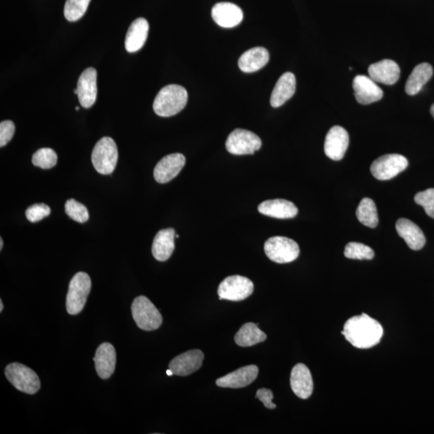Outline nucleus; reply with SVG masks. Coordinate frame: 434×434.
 I'll return each instance as SVG.
<instances>
[{
    "instance_id": "58836bf2",
    "label": "nucleus",
    "mask_w": 434,
    "mask_h": 434,
    "mask_svg": "<svg viewBox=\"0 0 434 434\" xmlns=\"http://www.w3.org/2000/svg\"><path fill=\"white\" fill-rule=\"evenodd\" d=\"M4 241L2 238H0V250H3Z\"/></svg>"
},
{
    "instance_id": "f03ea898",
    "label": "nucleus",
    "mask_w": 434,
    "mask_h": 434,
    "mask_svg": "<svg viewBox=\"0 0 434 434\" xmlns=\"http://www.w3.org/2000/svg\"><path fill=\"white\" fill-rule=\"evenodd\" d=\"M188 92L183 86L169 85L163 88L153 103V109L161 117H172L179 113L188 102Z\"/></svg>"
},
{
    "instance_id": "f3484780",
    "label": "nucleus",
    "mask_w": 434,
    "mask_h": 434,
    "mask_svg": "<svg viewBox=\"0 0 434 434\" xmlns=\"http://www.w3.org/2000/svg\"><path fill=\"white\" fill-rule=\"evenodd\" d=\"M291 389L297 397L301 399H308L314 389V383L311 373L305 365H296L291 372L290 376Z\"/></svg>"
},
{
    "instance_id": "423d86ee",
    "label": "nucleus",
    "mask_w": 434,
    "mask_h": 434,
    "mask_svg": "<svg viewBox=\"0 0 434 434\" xmlns=\"http://www.w3.org/2000/svg\"><path fill=\"white\" fill-rule=\"evenodd\" d=\"M5 376L19 391L35 394L41 388V381L36 373L24 365L13 362L5 369Z\"/></svg>"
},
{
    "instance_id": "c85d7f7f",
    "label": "nucleus",
    "mask_w": 434,
    "mask_h": 434,
    "mask_svg": "<svg viewBox=\"0 0 434 434\" xmlns=\"http://www.w3.org/2000/svg\"><path fill=\"white\" fill-rule=\"evenodd\" d=\"M356 217L365 226L376 228L379 223V217L375 202L370 198H364L357 208Z\"/></svg>"
},
{
    "instance_id": "39448f33",
    "label": "nucleus",
    "mask_w": 434,
    "mask_h": 434,
    "mask_svg": "<svg viewBox=\"0 0 434 434\" xmlns=\"http://www.w3.org/2000/svg\"><path fill=\"white\" fill-rule=\"evenodd\" d=\"M118 159L116 144L109 137L99 140L92 152V163L96 171L102 175L111 174Z\"/></svg>"
},
{
    "instance_id": "a211bd4d",
    "label": "nucleus",
    "mask_w": 434,
    "mask_h": 434,
    "mask_svg": "<svg viewBox=\"0 0 434 434\" xmlns=\"http://www.w3.org/2000/svg\"><path fill=\"white\" fill-rule=\"evenodd\" d=\"M257 375L258 367L256 365H248L217 379L216 384L217 386L222 388H245L254 382Z\"/></svg>"
},
{
    "instance_id": "20e7f679",
    "label": "nucleus",
    "mask_w": 434,
    "mask_h": 434,
    "mask_svg": "<svg viewBox=\"0 0 434 434\" xmlns=\"http://www.w3.org/2000/svg\"><path fill=\"white\" fill-rule=\"evenodd\" d=\"M132 316L139 328L151 332L161 327L163 317L149 299L139 296L131 306Z\"/></svg>"
},
{
    "instance_id": "6e6552de",
    "label": "nucleus",
    "mask_w": 434,
    "mask_h": 434,
    "mask_svg": "<svg viewBox=\"0 0 434 434\" xmlns=\"http://www.w3.org/2000/svg\"><path fill=\"white\" fill-rule=\"evenodd\" d=\"M254 283L243 276H229L219 284L218 287L219 299L239 301L245 300L254 292Z\"/></svg>"
},
{
    "instance_id": "79ce46f5",
    "label": "nucleus",
    "mask_w": 434,
    "mask_h": 434,
    "mask_svg": "<svg viewBox=\"0 0 434 434\" xmlns=\"http://www.w3.org/2000/svg\"><path fill=\"white\" fill-rule=\"evenodd\" d=\"M76 111H79V107H76Z\"/></svg>"
},
{
    "instance_id": "4be33fe9",
    "label": "nucleus",
    "mask_w": 434,
    "mask_h": 434,
    "mask_svg": "<svg viewBox=\"0 0 434 434\" xmlns=\"http://www.w3.org/2000/svg\"><path fill=\"white\" fill-rule=\"evenodd\" d=\"M149 32V24L144 18L132 22L125 40V48L128 53H135L145 45Z\"/></svg>"
},
{
    "instance_id": "0eeeda50",
    "label": "nucleus",
    "mask_w": 434,
    "mask_h": 434,
    "mask_svg": "<svg viewBox=\"0 0 434 434\" xmlns=\"http://www.w3.org/2000/svg\"><path fill=\"white\" fill-rule=\"evenodd\" d=\"M264 250L269 259L279 264L290 263L299 257L300 249L296 241L285 237H273L266 241Z\"/></svg>"
},
{
    "instance_id": "6ab92c4d",
    "label": "nucleus",
    "mask_w": 434,
    "mask_h": 434,
    "mask_svg": "<svg viewBox=\"0 0 434 434\" xmlns=\"http://www.w3.org/2000/svg\"><path fill=\"white\" fill-rule=\"evenodd\" d=\"M99 377L107 380L113 375L116 366V351L111 344L103 343L97 348L95 358Z\"/></svg>"
},
{
    "instance_id": "4468645a",
    "label": "nucleus",
    "mask_w": 434,
    "mask_h": 434,
    "mask_svg": "<svg viewBox=\"0 0 434 434\" xmlns=\"http://www.w3.org/2000/svg\"><path fill=\"white\" fill-rule=\"evenodd\" d=\"M353 90L356 101L361 105H369V104L381 100L384 96L383 90L370 76L365 75L356 76L353 81Z\"/></svg>"
},
{
    "instance_id": "5701e85b",
    "label": "nucleus",
    "mask_w": 434,
    "mask_h": 434,
    "mask_svg": "<svg viewBox=\"0 0 434 434\" xmlns=\"http://www.w3.org/2000/svg\"><path fill=\"white\" fill-rule=\"evenodd\" d=\"M258 211L263 215L278 219L294 218L299 212L294 203L283 199L264 201L258 206Z\"/></svg>"
},
{
    "instance_id": "cd10ccee",
    "label": "nucleus",
    "mask_w": 434,
    "mask_h": 434,
    "mask_svg": "<svg viewBox=\"0 0 434 434\" xmlns=\"http://www.w3.org/2000/svg\"><path fill=\"white\" fill-rule=\"evenodd\" d=\"M267 337L255 323H247L236 334L235 342L240 347L247 348L265 341Z\"/></svg>"
},
{
    "instance_id": "7ed1b4c3",
    "label": "nucleus",
    "mask_w": 434,
    "mask_h": 434,
    "mask_svg": "<svg viewBox=\"0 0 434 434\" xmlns=\"http://www.w3.org/2000/svg\"><path fill=\"white\" fill-rule=\"evenodd\" d=\"M91 287V279L86 273L79 272L75 274L70 281L66 296V310L69 315H79L84 309Z\"/></svg>"
},
{
    "instance_id": "b1692460",
    "label": "nucleus",
    "mask_w": 434,
    "mask_h": 434,
    "mask_svg": "<svg viewBox=\"0 0 434 434\" xmlns=\"http://www.w3.org/2000/svg\"><path fill=\"white\" fill-rule=\"evenodd\" d=\"M175 232L173 229H165L159 231L154 238L152 255L158 262L169 259L175 250Z\"/></svg>"
},
{
    "instance_id": "9d476101",
    "label": "nucleus",
    "mask_w": 434,
    "mask_h": 434,
    "mask_svg": "<svg viewBox=\"0 0 434 434\" xmlns=\"http://www.w3.org/2000/svg\"><path fill=\"white\" fill-rule=\"evenodd\" d=\"M407 158L398 154H389L376 159L371 166V172L379 180H389L407 168Z\"/></svg>"
},
{
    "instance_id": "393cba45",
    "label": "nucleus",
    "mask_w": 434,
    "mask_h": 434,
    "mask_svg": "<svg viewBox=\"0 0 434 434\" xmlns=\"http://www.w3.org/2000/svg\"><path fill=\"white\" fill-rule=\"evenodd\" d=\"M270 60L266 48L256 47L241 55L238 60L239 68L246 74L255 73L266 66Z\"/></svg>"
},
{
    "instance_id": "a878e982",
    "label": "nucleus",
    "mask_w": 434,
    "mask_h": 434,
    "mask_svg": "<svg viewBox=\"0 0 434 434\" xmlns=\"http://www.w3.org/2000/svg\"><path fill=\"white\" fill-rule=\"evenodd\" d=\"M296 90V79L292 73H285L273 88L271 97V105L273 108L282 107L292 97Z\"/></svg>"
},
{
    "instance_id": "1a4fd4ad",
    "label": "nucleus",
    "mask_w": 434,
    "mask_h": 434,
    "mask_svg": "<svg viewBox=\"0 0 434 434\" xmlns=\"http://www.w3.org/2000/svg\"><path fill=\"white\" fill-rule=\"evenodd\" d=\"M225 146L233 155H252L262 147V140L250 130L236 129L229 135Z\"/></svg>"
},
{
    "instance_id": "f704fd0d",
    "label": "nucleus",
    "mask_w": 434,
    "mask_h": 434,
    "mask_svg": "<svg viewBox=\"0 0 434 434\" xmlns=\"http://www.w3.org/2000/svg\"><path fill=\"white\" fill-rule=\"evenodd\" d=\"M50 208L47 205L36 204L27 208L25 212V215L30 222L36 223L50 215Z\"/></svg>"
},
{
    "instance_id": "c756f323",
    "label": "nucleus",
    "mask_w": 434,
    "mask_h": 434,
    "mask_svg": "<svg viewBox=\"0 0 434 434\" xmlns=\"http://www.w3.org/2000/svg\"><path fill=\"white\" fill-rule=\"evenodd\" d=\"M91 0H66L64 15L66 20L75 22L86 13Z\"/></svg>"
},
{
    "instance_id": "9b49d317",
    "label": "nucleus",
    "mask_w": 434,
    "mask_h": 434,
    "mask_svg": "<svg viewBox=\"0 0 434 434\" xmlns=\"http://www.w3.org/2000/svg\"><path fill=\"white\" fill-rule=\"evenodd\" d=\"M349 145V135L342 126H334L330 129L324 144L326 156L332 161H341Z\"/></svg>"
},
{
    "instance_id": "2eb2a0df",
    "label": "nucleus",
    "mask_w": 434,
    "mask_h": 434,
    "mask_svg": "<svg viewBox=\"0 0 434 434\" xmlns=\"http://www.w3.org/2000/svg\"><path fill=\"white\" fill-rule=\"evenodd\" d=\"M78 95L81 106L88 109L95 103L97 95V71L93 68L86 69L80 76L78 82Z\"/></svg>"
},
{
    "instance_id": "a19ab883",
    "label": "nucleus",
    "mask_w": 434,
    "mask_h": 434,
    "mask_svg": "<svg viewBox=\"0 0 434 434\" xmlns=\"http://www.w3.org/2000/svg\"><path fill=\"white\" fill-rule=\"evenodd\" d=\"M167 375L170 377V376H172L174 374H173V372H172V370L168 369V370H167Z\"/></svg>"
},
{
    "instance_id": "f8f14e48",
    "label": "nucleus",
    "mask_w": 434,
    "mask_h": 434,
    "mask_svg": "<svg viewBox=\"0 0 434 434\" xmlns=\"http://www.w3.org/2000/svg\"><path fill=\"white\" fill-rule=\"evenodd\" d=\"M186 158L182 154L174 153L163 157L154 169V178L158 184H167L172 180L184 167Z\"/></svg>"
},
{
    "instance_id": "aec40b11",
    "label": "nucleus",
    "mask_w": 434,
    "mask_h": 434,
    "mask_svg": "<svg viewBox=\"0 0 434 434\" xmlns=\"http://www.w3.org/2000/svg\"><path fill=\"white\" fill-rule=\"evenodd\" d=\"M370 78L378 83L392 86L400 79L399 65L392 60H383L369 66Z\"/></svg>"
},
{
    "instance_id": "e433bc0d",
    "label": "nucleus",
    "mask_w": 434,
    "mask_h": 434,
    "mask_svg": "<svg viewBox=\"0 0 434 434\" xmlns=\"http://www.w3.org/2000/svg\"><path fill=\"white\" fill-rule=\"evenodd\" d=\"M256 398L261 400L264 405L266 406V408L269 409H276V405L272 402L273 395L271 390L267 388L258 389Z\"/></svg>"
},
{
    "instance_id": "f257e3e1",
    "label": "nucleus",
    "mask_w": 434,
    "mask_h": 434,
    "mask_svg": "<svg viewBox=\"0 0 434 434\" xmlns=\"http://www.w3.org/2000/svg\"><path fill=\"white\" fill-rule=\"evenodd\" d=\"M346 339L354 347L367 349L380 343L384 330L381 323L366 314L351 318L342 331Z\"/></svg>"
},
{
    "instance_id": "72a5a7b5",
    "label": "nucleus",
    "mask_w": 434,
    "mask_h": 434,
    "mask_svg": "<svg viewBox=\"0 0 434 434\" xmlns=\"http://www.w3.org/2000/svg\"><path fill=\"white\" fill-rule=\"evenodd\" d=\"M417 205L424 208L427 215L434 219V189L421 191L414 197Z\"/></svg>"
},
{
    "instance_id": "412c9836",
    "label": "nucleus",
    "mask_w": 434,
    "mask_h": 434,
    "mask_svg": "<svg viewBox=\"0 0 434 434\" xmlns=\"http://www.w3.org/2000/svg\"><path fill=\"white\" fill-rule=\"evenodd\" d=\"M398 233L402 238L411 250H420L426 245V237L422 230L408 219L400 218L395 224Z\"/></svg>"
},
{
    "instance_id": "4c0bfd02",
    "label": "nucleus",
    "mask_w": 434,
    "mask_h": 434,
    "mask_svg": "<svg viewBox=\"0 0 434 434\" xmlns=\"http://www.w3.org/2000/svg\"><path fill=\"white\" fill-rule=\"evenodd\" d=\"M4 310V304H3V301L0 300V312H2Z\"/></svg>"
},
{
    "instance_id": "bb28decb",
    "label": "nucleus",
    "mask_w": 434,
    "mask_h": 434,
    "mask_svg": "<svg viewBox=\"0 0 434 434\" xmlns=\"http://www.w3.org/2000/svg\"><path fill=\"white\" fill-rule=\"evenodd\" d=\"M433 74L430 64L421 63L416 65L411 73L405 85V91L409 95L414 96L419 93L423 86L430 80Z\"/></svg>"
},
{
    "instance_id": "2f4dec72",
    "label": "nucleus",
    "mask_w": 434,
    "mask_h": 434,
    "mask_svg": "<svg viewBox=\"0 0 434 434\" xmlns=\"http://www.w3.org/2000/svg\"><path fill=\"white\" fill-rule=\"evenodd\" d=\"M32 161L36 167L42 169H50L57 165V153L51 148H41L34 153Z\"/></svg>"
},
{
    "instance_id": "473e14b6",
    "label": "nucleus",
    "mask_w": 434,
    "mask_h": 434,
    "mask_svg": "<svg viewBox=\"0 0 434 434\" xmlns=\"http://www.w3.org/2000/svg\"><path fill=\"white\" fill-rule=\"evenodd\" d=\"M65 212L74 221L81 224L88 222L90 217L87 208L74 199L65 203Z\"/></svg>"
},
{
    "instance_id": "ea45409f",
    "label": "nucleus",
    "mask_w": 434,
    "mask_h": 434,
    "mask_svg": "<svg viewBox=\"0 0 434 434\" xmlns=\"http://www.w3.org/2000/svg\"><path fill=\"white\" fill-rule=\"evenodd\" d=\"M430 113L432 114V116L434 118V104L430 108Z\"/></svg>"
},
{
    "instance_id": "dca6fc26",
    "label": "nucleus",
    "mask_w": 434,
    "mask_h": 434,
    "mask_svg": "<svg viewBox=\"0 0 434 434\" xmlns=\"http://www.w3.org/2000/svg\"><path fill=\"white\" fill-rule=\"evenodd\" d=\"M212 18L216 23L224 29H232L243 20V10L232 3H218L212 9Z\"/></svg>"
},
{
    "instance_id": "c9c22d12",
    "label": "nucleus",
    "mask_w": 434,
    "mask_h": 434,
    "mask_svg": "<svg viewBox=\"0 0 434 434\" xmlns=\"http://www.w3.org/2000/svg\"><path fill=\"white\" fill-rule=\"evenodd\" d=\"M15 126L12 121H3L0 123V147L6 146L13 138Z\"/></svg>"
},
{
    "instance_id": "7c9ffc66",
    "label": "nucleus",
    "mask_w": 434,
    "mask_h": 434,
    "mask_svg": "<svg viewBox=\"0 0 434 434\" xmlns=\"http://www.w3.org/2000/svg\"><path fill=\"white\" fill-rule=\"evenodd\" d=\"M344 255L349 259L372 260L375 254L369 246L358 243H350L345 247Z\"/></svg>"
},
{
    "instance_id": "ddd939ff",
    "label": "nucleus",
    "mask_w": 434,
    "mask_h": 434,
    "mask_svg": "<svg viewBox=\"0 0 434 434\" xmlns=\"http://www.w3.org/2000/svg\"><path fill=\"white\" fill-rule=\"evenodd\" d=\"M204 359L205 355L201 350L186 351L170 362L169 369L175 376H189L201 369Z\"/></svg>"
}]
</instances>
